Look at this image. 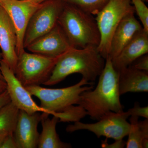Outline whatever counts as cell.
<instances>
[{
  "label": "cell",
  "mask_w": 148,
  "mask_h": 148,
  "mask_svg": "<svg viewBox=\"0 0 148 148\" xmlns=\"http://www.w3.org/2000/svg\"><path fill=\"white\" fill-rule=\"evenodd\" d=\"M119 72L114 68L112 60L108 57L106 59L105 67L95 88L80 94L77 105L85 110L91 119L99 120L110 112H123L119 90Z\"/></svg>",
  "instance_id": "obj_1"
},
{
  "label": "cell",
  "mask_w": 148,
  "mask_h": 148,
  "mask_svg": "<svg viewBox=\"0 0 148 148\" xmlns=\"http://www.w3.org/2000/svg\"><path fill=\"white\" fill-rule=\"evenodd\" d=\"M105 60L97 46L73 48L59 57L50 77L44 85H54L75 73L81 74L86 81L93 82L103 71Z\"/></svg>",
  "instance_id": "obj_2"
},
{
  "label": "cell",
  "mask_w": 148,
  "mask_h": 148,
  "mask_svg": "<svg viewBox=\"0 0 148 148\" xmlns=\"http://www.w3.org/2000/svg\"><path fill=\"white\" fill-rule=\"evenodd\" d=\"M58 23L73 47L99 45L100 32L95 18L90 14L65 3Z\"/></svg>",
  "instance_id": "obj_3"
},
{
  "label": "cell",
  "mask_w": 148,
  "mask_h": 148,
  "mask_svg": "<svg viewBox=\"0 0 148 148\" xmlns=\"http://www.w3.org/2000/svg\"><path fill=\"white\" fill-rule=\"evenodd\" d=\"M93 82L82 78L75 84L64 88H45L37 85L25 88L31 95L39 99L41 108L50 115L56 116L72 106L77 105L80 94L85 90L93 89Z\"/></svg>",
  "instance_id": "obj_4"
},
{
  "label": "cell",
  "mask_w": 148,
  "mask_h": 148,
  "mask_svg": "<svg viewBox=\"0 0 148 148\" xmlns=\"http://www.w3.org/2000/svg\"><path fill=\"white\" fill-rule=\"evenodd\" d=\"M135 13L131 0H109L96 14L95 19L101 36L97 49L105 59L108 57L111 39L117 27L125 16Z\"/></svg>",
  "instance_id": "obj_5"
},
{
  "label": "cell",
  "mask_w": 148,
  "mask_h": 148,
  "mask_svg": "<svg viewBox=\"0 0 148 148\" xmlns=\"http://www.w3.org/2000/svg\"><path fill=\"white\" fill-rule=\"evenodd\" d=\"M60 56L49 57L25 51L18 56L15 76L24 87L44 84Z\"/></svg>",
  "instance_id": "obj_6"
},
{
  "label": "cell",
  "mask_w": 148,
  "mask_h": 148,
  "mask_svg": "<svg viewBox=\"0 0 148 148\" xmlns=\"http://www.w3.org/2000/svg\"><path fill=\"white\" fill-rule=\"evenodd\" d=\"M129 116L127 112H110L95 123L75 122L74 124L68 125L66 130L73 132L77 130H87L94 133L98 138L103 136L112 138L115 141L122 140L129 133L130 123L127 121Z\"/></svg>",
  "instance_id": "obj_7"
},
{
  "label": "cell",
  "mask_w": 148,
  "mask_h": 148,
  "mask_svg": "<svg viewBox=\"0 0 148 148\" xmlns=\"http://www.w3.org/2000/svg\"><path fill=\"white\" fill-rule=\"evenodd\" d=\"M65 3L63 0H47L33 14L25 32L24 48L45 34L58 24Z\"/></svg>",
  "instance_id": "obj_8"
},
{
  "label": "cell",
  "mask_w": 148,
  "mask_h": 148,
  "mask_svg": "<svg viewBox=\"0 0 148 148\" xmlns=\"http://www.w3.org/2000/svg\"><path fill=\"white\" fill-rule=\"evenodd\" d=\"M42 3H36L31 0L0 1V5L8 14L15 29L17 38L16 51L18 56L25 51L24 37L29 20Z\"/></svg>",
  "instance_id": "obj_9"
},
{
  "label": "cell",
  "mask_w": 148,
  "mask_h": 148,
  "mask_svg": "<svg viewBox=\"0 0 148 148\" xmlns=\"http://www.w3.org/2000/svg\"><path fill=\"white\" fill-rule=\"evenodd\" d=\"M1 71L7 85V90L8 91L11 102L18 110L29 114L42 112L50 115L47 110L35 103L31 93L21 84L15 76L14 73L2 59L1 61Z\"/></svg>",
  "instance_id": "obj_10"
},
{
  "label": "cell",
  "mask_w": 148,
  "mask_h": 148,
  "mask_svg": "<svg viewBox=\"0 0 148 148\" xmlns=\"http://www.w3.org/2000/svg\"><path fill=\"white\" fill-rule=\"evenodd\" d=\"M73 47L58 23L49 32L31 43L26 49L32 53L56 57Z\"/></svg>",
  "instance_id": "obj_11"
},
{
  "label": "cell",
  "mask_w": 148,
  "mask_h": 148,
  "mask_svg": "<svg viewBox=\"0 0 148 148\" xmlns=\"http://www.w3.org/2000/svg\"><path fill=\"white\" fill-rule=\"evenodd\" d=\"M41 118L39 112L29 114L19 110L13 132L17 148L38 147L40 136L38 126Z\"/></svg>",
  "instance_id": "obj_12"
},
{
  "label": "cell",
  "mask_w": 148,
  "mask_h": 148,
  "mask_svg": "<svg viewBox=\"0 0 148 148\" xmlns=\"http://www.w3.org/2000/svg\"><path fill=\"white\" fill-rule=\"evenodd\" d=\"M17 38L10 17L0 5V48L2 60L15 74L18 56L16 51Z\"/></svg>",
  "instance_id": "obj_13"
},
{
  "label": "cell",
  "mask_w": 148,
  "mask_h": 148,
  "mask_svg": "<svg viewBox=\"0 0 148 148\" xmlns=\"http://www.w3.org/2000/svg\"><path fill=\"white\" fill-rule=\"evenodd\" d=\"M148 52V32L143 28L135 34L119 54L112 60V64L115 69L119 72Z\"/></svg>",
  "instance_id": "obj_14"
},
{
  "label": "cell",
  "mask_w": 148,
  "mask_h": 148,
  "mask_svg": "<svg viewBox=\"0 0 148 148\" xmlns=\"http://www.w3.org/2000/svg\"><path fill=\"white\" fill-rule=\"evenodd\" d=\"M143 28L142 24L135 18L134 13L125 16L117 27L112 36L109 58L111 60L115 58L135 34Z\"/></svg>",
  "instance_id": "obj_15"
},
{
  "label": "cell",
  "mask_w": 148,
  "mask_h": 148,
  "mask_svg": "<svg viewBox=\"0 0 148 148\" xmlns=\"http://www.w3.org/2000/svg\"><path fill=\"white\" fill-rule=\"evenodd\" d=\"M119 72L120 95L128 92H148V72L130 66Z\"/></svg>",
  "instance_id": "obj_16"
},
{
  "label": "cell",
  "mask_w": 148,
  "mask_h": 148,
  "mask_svg": "<svg viewBox=\"0 0 148 148\" xmlns=\"http://www.w3.org/2000/svg\"><path fill=\"white\" fill-rule=\"evenodd\" d=\"M49 114L42 113L41 114V122L42 130L40 134L38 148H69L71 144L61 141L56 130V125L59 122V119L53 116L52 119L48 117Z\"/></svg>",
  "instance_id": "obj_17"
},
{
  "label": "cell",
  "mask_w": 148,
  "mask_h": 148,
  "mask_svg": "<svg viewBox=\"0 0 148 148\" xmlns=\"http://www.w3.org/2000/svg\"><path fill=\"white\" fill-rule=\"evenodd\" d=\"M18 112L19 110L11 102L0 109V133L14 132Z\"/></svg>",
  "instance_id": "obj_18"
},
{
  "label": "cell",
  "mask_w": 148,
  "mask_h": 148,
  "mask_svg": "<svg viewBox=\"0 0 148 148\" xmlns=\"http://www.w3.org/2000/svg\"><path fill=\"white\" fill-rule=\"evenodd\" d=\"M130 128L128 140L126 143L127 148H143L142 143L144 140L143 130L139 124V117L131 116Z\"/></svg>",
  "instance_id": "obj_19"
},
{
  "label": "cell",
  "mask_w": 148,
  "mask_h": 148,
  "mask_svg": "<svg viewBox=\"0 0 148 148\" xmlns=\"http://www.w3.org/2000/svg\"><path fill=\"white\" fill-rule=\"evenodd\" d=\"M66 3L73 5L90 14H96L106 5L109 0H63Z\"/></svg>",
  "instance_id": "obj_20"
},
{
  "label": "cell",
  "mask_w": 148,
  "mask_h": 148,
  "mask_svg": "<svg viewBox=\"0 0 148 148\" xmlns=\"http://www.w3.org/2000/svg\"><path fill=\"white\" fill-rule=\"evenodd\" d=\"M87 115V112L84 109L79 105L72 106L66 111L57 114L55 116L59 119V122H76Z\"/></svg>",
  "instance_id": "obj_21"
},
{
  "label": "cell",
  "mask_w": 148,
  "mask_h": 148,
  "mask_svg": "<svg viewBox=\"0 0 148 148\" xmlns=\"http://www.w3.org/2000/svg\"><path fill=\"white\" fill-rule=\"evenodd\" d=\"M143 29L148 32V8L143 0H131Z\"/></svg>",
  "instance_id": "obj_22"
},
{
  "label": "cell",
  "mask_w": 148,
  "mask_h": 148,
  "mask_svg": "<svg viewBox=\"0 0 148 148\" xmlns=\"http://www.w3.org/2000/svg\"><path fill=\"white\" fill-rule=\"evenodd\" d=\"M127 112L129 116H135L139 117H142L148 119V106L140 107L139 103H135L133 108L129 109Z\"/></svg>",
  "instance_id": "obj_23"
},
{
  "label": "cell",
  "mask_w": 148,
  "mask_h": 148,
  "mask_svg": "<svg viewBox=\"0 0 148 148\" xmlns=\"http://www.w3.org/2000/svg\"><path fill=\"white\" fill-rule=\"evenodd\" d=\"M130 66L141 71L148 72V56L147 54L136 59Z\"/></svg>",
  "instance_id": "obj_24"
},
{
  "label": "cell",
  "mask_w": 148,
  "mask_h": 148,
  "mask_svg": "<svg viewBox=\"0 0 148 148\" xmlns=\"http://www.w3.org/2000/svg\"><path fill=\"white\" fill-rule=\"evenodd\" d=\"M139 124L143 130L144 137V140L142 143L143 148H147L148 147V119H146L144 121H139Z\"/></svg>",
  "instance_id": "obj_25"
},
{
  "label": "cell",
  "mask_w": 148,
  "mask_h": 148,
  "mask_svg": "<svg viewBox=\"0 0 148 148\" xmlns=\"http://www.w3.org/2000/svg\"><path fill=\"white\" fill-rule=\"evenodd\" d=\"M1 148H17L13 132L8 134Z\"/></svg>",
  "instance_id": "obj_26"
},
{
  "label": "cell",
  "mask_w": 148,
  "mask_h": 148,
  "mask_svg": "<svg viewBox=\"0 0 148 148\" xmlns=\"http://www.w3.org/2000/svg\"><path fill=\"white\" fill-rule=\"evenodd\" d=\"M125 144L126 143L125 142L122 140L115 141V142L113 143V144L109 145L108 144V141L106 140L105 141H103L101 146L102 148H123Z\"/></svg>",
  "instance_id": "obj_27"
},
{
  "label": "cell",
  "mask_w": 148,
  "mask_h": 148,
  "mask_svg": "<svg viewBox=\"0 0 148 148\" xmlns=\"http://www.w3.org/2000/svg\"><path fill=\"white\" fill-rule=\"evenodd\" d=\"M10 102V98L7 90L0 94V109Z\"/></svg>",
  "instance_id": "obj_28"
},
{
  "label": "cell",
  "mask_w": 148,
  "mask_h": 148,
  "mask_svg": "<svg viewBox=\"0 0 148 148\" xmlns=\"http://www.w3.org/2000/svg\"><path fill=\"white\" fill-rule=\"evenodd\" d=\"M7 85L5 80L0 78V94L7 90Z\"/></svg>",
  "instance_id": "obj_29"
},
{
  "label": "cell",
  "mask_w": 148,
  "mask_h": 148,
  "mask_svg": "<svg viewBox=\"0 0 148 148\" xmlns=\"http://www.w3.org/2000/svg\"><path fill=\"white\" fill-rule=\"evenodd\" d=\"M10 132H4L0 133V148H1L4 141L8 133Z\"/></svg>",
  "instance_id": "obj_30"
},
{
  "label": "cell",
  "mask_w": 148,
  "mask_h": 148,
  "mask_svg": "<svg viewBox=\"0 0 148 148\" xmlns=\"http://www.w3.org/2000/svg\"><path fill=\"white\" fill-rule=\"evenodd\" d=\"M2 59V55L1 52H0V78L4 80L1 71V61Z\"/></svg>",
  "instance_id": "obj_31"
},
{
  "label": "cell",
  "mask_w": 148,
  "mask_h": 148,
  "mask_svg": "<svg viewBox=\"0 0 148 148\" xmlns=\"http://www.w3.org/2000/svg\"><path fill=\"white\" fill-rule=\"evenodd\" d=\"M31 1H32L33 2L36 3L40 4L44 2L47 0H31Z\"/></svg>",
  "instance_id": "obj_32"
},
{
  "label": "cell",
  "mask_w": 148,
  "mask_h": 148,
  "mask_svg": "<svg viewBox=\"0 0 148 148\" xmlns=\"http://www.w3.org/2000/svg\"><path fill=\"white\" fill-rule=\"evenodd\" d=\"M143 1H144L145 2H147L148 0H143Z\"/></svg>",
  "instance_id": "obj_33"
},
{
  "label": "cell",
  "mask_w": 148,
  "mask_h": 148,
  "mask_svg": "<svg viewBox=\"0 0 148 148\" xmlns=\"http://www.w3.org/2000/svg\"><path fill=\"white\" fill-rule=\"evenodd\" d=\"M20 1H28V0H20Z\"/></svg>",
  "instance_id": "obj_34"
},
{
  "label": "cell",
  "mask_w": 148,
  "mask_h": 148,
  "mask_svg": "<svg viewBox=\"0 0 148 148\" xmlns=\"http://www.w3.org/2000/svg\"><path fill=\"white\" fill-rule=\"evenodd\" d=\"M0 1H1V0H0Z\"/></svg>",
  "instance_id": "obj_35"
}]
</instances>
